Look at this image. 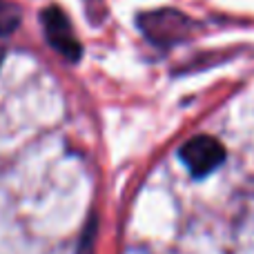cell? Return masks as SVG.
Instances as JSON below:
<instances>
[{
  "instance_id": "cell-5",
  "label": "cell",
  "mask_w": 254,
  "mask_h": 254,
  "mask_svg": "<svg viewBox=\"0 0 254 254\" xmlns=\"http://www.w3.org/2000/svg\"><path fill=\"white\" fill-rule=\"evenodd\" d=\"M2 58H4V52H2V49H0V65H2Z\"/></svg>"
},
{
  "instance_id": "cell-4",
  "label": "cell",
  "mask_w": 254,
  "mask_h": 254,
  "mask_svg": "<svg viewBox=\"0 0 254 254\" xmlns=\"http://www.w3.org/2000/svg\"><path fill=\"white\" fill-rule=\"evenodd\" d=\"M22 11L11 0H0V36H9L20 27Z\"/></svg>"
},
{
  "instance_id": "cell-2",
  "label": "cell",
  "mask_w": 254,
  "mask_h": 254,
  "mask_svg": "<svg viewBox=\"0 0 254 254\" xmlns=\"http://www.w3.org/2000/svg\"><path fill=\"white\" fill-rule=\"evenodd\" d=\"M179 156L194 179H203L225 161V149L214 136H194L181 147Z\"/></svg>"
},
{
  "instance_id": "cell-1",
  "label": "cell",
  "mask_w": 254,
  "mask_h": 254,
  "mask_svg": "<svg viewBox=\"0 0 254 254\" xmlns=\"http://www.w3.org/2000/svg\"><path fill=\"white\" fill-rule=\"evenodd\" d=\"M138 29L145 34V38L154 45L170 47V45L183 43L190 38L194 29V20L176 9H156V11H145L136 20Z\"/></svg>"
},
{
  "instance_id": "cell-3",
  "label": "cell",
  "mask_w": 254,
  "mask_h": 254,
  "mask_svg": "<svg viewBox=\"0 0 254 254\" xmlns=\"http://www.w3.org/2000/svg\"><path fill=\"white\" fill-rule=\"evenodd\" d=\"M43 20V29H45V38L47 43L56 49L61 56H65L67 61L76 63L83 56V45L76 40L74 29H71L69 18L65 16V11H61L58 7H47L40 13Z\"/></svg>"
}]
</instances>
